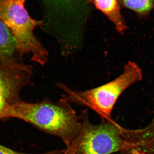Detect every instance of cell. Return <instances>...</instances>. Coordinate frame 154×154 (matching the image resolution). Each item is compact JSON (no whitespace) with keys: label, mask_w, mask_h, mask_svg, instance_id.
<instances>
[{"label":"cell","mask_w":154,"mask_h":154,"mask_svg":"<svg viewBox=\"0 0 154 154\" xmlns=\"http://www.w3.org/2000/svg\"><path fill=\"white\" fill-rule=\"evenodd\" d=\"M14 117L22 119L49 134L58 137L70 146L79 133L80 116L68 102L61 99L54 102L45 99L38 103L19 101L6 108L1 118Z\"/></svg>","instance_id":"1"},{"label":"cell","mask_w":154,"mask_h":154,"mask_svg":"<svg viewBox=\"0 0 154 154\" xmlns=\"http://www.w3.org/2000/svg\"><path fill=\"white\" fill-rule=\"evenodd\" d=\"M142 79L140 67L135 62L129 61L116 79L96 88L75 91L61 83H58L57 86L65 93L62 99L69 103L90 107L102 118L111 120V112L119 96L126 89Z\"/></svg>","instance_id":"2"},{"label":"cell","mask_w":154,"mask_h":154,"mask_svg":"<svg viewBox=\"0 0 154 154\" xmlns=\"http://www.w3.org/2000/svg\"><path fill=\"white\" fill-rule=\"evenodd\" d=\"M27 1L0 0V20L11 31L20 55L31 54L32 60L44 65L48 61V51L33 33L35 28L44 25V21L30 17L25 8Z\"/></svg>","instance_id":"3"},{"label":"cell","mask_w":154,"mask_h":154,"mask_svg":"<svg viewBox=\"0 0 154 154\" xmlns=\"http://www.w3.org/2000/svg\"><path fill=\"white\" fill-rule=\"evenodd\" d=\"M80 116L81 128L76 138L67 149L73 154H111L124 149L123 127L113 119L102 118L97 125L90 122L88 110Z\"/></svg>","instance_id":"4"},{"label":"cell","mask_w":154,"mask_h":154,"mask_svg":"<svg viewBox=\"0 0 154 154\" xmlns=\"http://www.w3.org/2000/svg\"><path fill=\"white\" fill-rule=\"evenodd\" d=\"M31 69L14 59L0 62V118L8 105L19 101V91L28 82Z\"/></svg>","instance_id":"5"},{"label":"cell","mask_w":154,"mask_h":154,"mask_svg":"<svg viewBox=\"0 0 154 154\" xmlns=\"http://www.w3.org/2000/svg\"><path fill=\"white\" fill-rule=\"evenodd\" d=\"M47 19L55 24L78 22L87 19L91 5L88 0H42ZM58 24V25H59Z\"/></svg>","instance_id":"6"},{"label":"cell","mask_w":154,"mask_h":154,"mask_svg":"<svg viewBox=\"0 0 154 154\" xmlns=\"http://www.w3.org/2000/svg\"><path fill=\"white\" fill-rule=\"evenodd\" d=\"M90 5L96 7L114 25L116 31L124 34L128 29L126 21L122 14L118 0H88Z\"/></svg>","instance_id":"7"},{"label":"cell","mask_w":154,"mask_h":154,"mask_svg":"<svg viewBox=\"0 0 154 154\" xmlns=\"http://www.w3.org/2000/svg\"><path fill=\"white\" fill-rule=\"evenodd\" d=\"M16 51V42L14 36L9 28L0 20V62L12 59Z\"/></svg>","instance_id":"8"},{"label":"cell","mask_w":154,"mask_h":154,"mask_svg":"<svg viewBox=\"0 0 154 154\" xmlns=\"http://www.w3.org/2000/svg\"><path fill=\"white\" fill-rule=\"evenodd\" d=\"M120 6L134 11L140 19L149 17L154 9V0H118Z\"/></svg>","instance_id":"9"},{"label":"cell","mask_w":154,"mask_h":154,"mask_svg":"<svg viewBox=\"0 0 154 154\" xmlns=\"http://www.w3.org/2000/svg\"><path fill=\"white\" fill-rule=\"evenodd\" d=\"M64 151L63 150L56 149L54 150L51 151L47 152L42 154H63ZM0 154H27L19 152L12 150L10 149L7 148L5 147L0 145Z\"/></svg>","instance_id":"10"},{"label":"cell","mask_w":154,"mask_h":154,"mask_svg":"<svg viewBox=\"0 0 154 154\" xmlns=\"http://www.w3.org/2000/svg\"><path fill=\"white\" fill-rule=\"evenodd\" d=\"M63 154H73L71 152L69 151L67 149H66L64 151V152Z\"/></svg>","instance_id":"11"}]
</instances>
